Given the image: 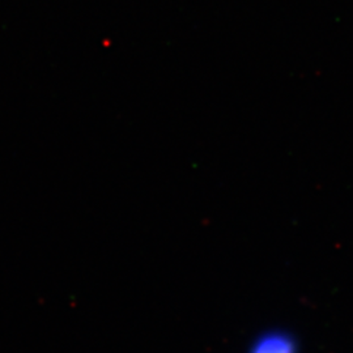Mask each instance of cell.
Listing matches in <instances>:
<instances>
[{
	"instance_id": "1",
	"label": "cell",
	"mask_w": 353,
	"mask_h": 353,
	"mask_svg": "<svg viewBox=\"0 0 353 353\" xmlns=\"http://www.w3.org/2000/svg\"><path fill=\"white\" fill-rule=\"evenodd\" d=\"M249 353H297V347L290 334L272 331L254 341Z\"/></svg>"
}]
</instances>
